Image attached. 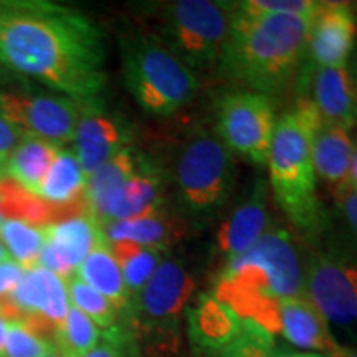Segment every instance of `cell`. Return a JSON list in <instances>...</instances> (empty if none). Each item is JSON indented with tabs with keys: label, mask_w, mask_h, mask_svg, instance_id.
Returning <instances> with one entry per match:
<instances>
[{
	"label": "cell",
	"mask_w": 357,
	"mask_h": 357,
	"mask_svg": "<svg viewBox=\"0 0 357 357\" xmlns=\"http://www.w3.org/2000/svg\"><path fill=\"white\" fill-rule=\"evenodd\" d=\"M0 56L15 75L77 102L101 98L108 82L100 26L48 0H0Z\"/></svg>",
	"instance_id": "obj_1"
},
{
	"label": "cell",
	"mask_w": 357,
	"mask_h": 357,
	"mask_svg": "<svg viewBox=\"0 0 357 357\" xmlns=\"http://www.w3.org/2000/svg\"><path fill=\"white\" fill-rule=\"evenodd\" d=\"M310 26L311 20L296 15H250L234 2L218 73L245 91L280 95L305 65Z\"/></svg>",
	"instance_id": "obj_2"
},
{
	"label": "cell",
	"mask_w": 357,
	"mask_h": 357,
	"mask_svg": "<svg viewBox=\"0 0 357 357\" xmlns=\"http://www.w3.org/2000/svg\"><path fill=\"white\" fill-rule=\"evenodd\" d=\"M321 123L324 121L311 100L298 96L293 108L275 124L268 158L270 187L276 204L310 238L318 236L326 225L311 158V137Z\"/></svg>",
	"instance_id": "obj_3"
},
{
	"label": "cell",
	"mask_w": 357,
	"mask_h": 357,
	"mask_svg": "<svg viewBox=\"0 0 357 357\" xmlns=\"http://www.w3.org/2000/svg\"><path fill=\"white\" fill-rule=\"evenodd\" d=\"M123 77L142 111L169 118L197 95L200 82L153 32H128L119 40Z\"/></svg>",
	"instance_id": "obj_4"
},
{
	"label": "cell",
	"mask_w": 357,
	"mask_h": 357,
	"mask_svg": "<svg viewBox=\"0 0 357 357\" xmlns=\"http://www.w3.org/2000/svg\"><path fill=\"white\" fill-rule=\"evenodd\" d=\"M234 2L176 0L158 7L153 32L190 70H207L220 60L229 40Z\"/></svg>",
	"instance_id": "obj_5"
},
{
	"label": "cell",
	"mask_w": 357,
	"mask_h": 357,
	"mask_svg": "<svg viewBox=\"0 0 357 357\" xmlns=\"http://www.w3.org/2000/svg\"><path fill=\"white\" fill-rule=\"evenodd\" d=\"M174 181L182 208L195 220H207L222 211L234 192V154L215 134H197L178 153Z\"/></svg>",
	"instance_id": "obj_6"
},
{
	"label": "cell",
	"mask_w": 357,
	"mask_h": 357,
	"mask_svg": "<svg viewBox=\"0 0 357 357\" xmlns=\"http://www.w3.org/2000/svg\"><path fill=\"white\" fill-rule=\"evenodd\" d=\"M197 283L181 260L164 257L149 281L131 298L126 314L134 331L172 337L194 300Z\"/></svg>",
	"instance_id": "obj_7"
},
{
	"label": "cell",
	"mask_w": 357,
	"mask_h": 357,
	"mask_svg": "<svg viewBox=\"0 0 357 357\" xmlns=\"http://www.w3.org/2000/svg\"><path fill=\"white\" fill-rule=\"evenodd\" d=\"M275 124L273 100L260 93L236 89L217 105V137L231 154L258 167L268 166Z\"/></svg>",
	"instance_id": "obj_8"
},
{
	"label": "cell",
	"mask_w": 357,
	"mask_h": 357,
	"mask_svg": "<svg viewBox=\"0 0 357 357\" xmlns=\"http://www.w3.org/2000/svg\"><path fill=\"white\" fill-rule=\"evenodd\" d=\"M305 294L329 326L357 328V263L336 253H312L305 266Z\"/></svg>",
	"instance_id": "obj_9"
},
{
	"label": "cell",
	"mask_w": 357,
	"mask_h": 357,
	"mask_svg": "<svg viewBox=\"0 0 357 357\" xmlns=\"http://www.w3.org/2000/svg\"><path fill=\"white\" fill-rule=\"evenodd\" d=\"M3 114L22 132L55 144L73 142L79 121V102L55 93L15 91L0 88Z\"/></svg>",
	"instance_id": "obj_10"
},
{
	"label": "cell",
	"mask_w": 357,
	"mask_h": 357,
	"mask_svg": "<svg viewBox=\"0 0 357 357\" xmlns=\"http://www.w3.org/2000/svg\"><path fill=\"white\" fill-rule=\"evenodd\" d=\"M357 43L356 7L346 2H319L311 19L303 66L344 68Z\"/></svg>",
	"instance_id": "obj_11"
},
{
	"label": "cell",
	"mask_w": 357,
	"mask_h": 357,
	"mask_svg": "<svg viewBox=\"0 0 357 357\" xmlns=\"http://www.w3.org/2000/svg\"><path fill=\"white\" fill-rule=\"evenodd\" d=\"M131 129L121 118L106 109L101 98L79 102V121L73 139V153L86 177L111 158L129 147Z\"/></svg>",
	"instance_id": "obj_12"
},
{
	"label": "cell",
	"mask_w": 357,
	"mask_h": 357,
	"mask_svg": "<svg viewBox=\"0 0 357 357\" xmlns=\"http://www.w3.org/2000/svg\"><path fill=\"white\" fill-rule=\"evenodd\" d=\"M242 258L261 271L270 293L276 300L306 298L305 266L288 230L281 227L268 229L255 247L248 250Z\"/></svg>",
	"instance_id": "obj_13"
},
{
	"label": "cell",
	"mask_w": 357,
	"mask_h": 357,
	"mask_svg": "<svg viewBox=\"0 0 357 357\" xmlns=\"http://www.w3.org/2000/svg\"><path fill=\"white\" fill-rule=\"evenodd\" d=\"M45 243L38 266L66 281L77 273L88 253L105 240L101 225L91 213L66 218L43 229Z\"/></svg>",
	"instance_id": "obj_14"
},
{
	"label": "cell",
	"mask_w": 357,
	"mask_h": 357,
	"mask_svg": "<svg viewBox=\"0 0 357 357\" xmlns=\"http://www.w3.org/2000/svg\"><path fill=\"white\" fill-rule=\"evenodd\" d=\"M294 84L300 96L311 100L324 123L346 131L357 124V101L346 66H303Z\"/></svg>",
	"instance_id": "obj_15"
},
{
	"label": "cell",
	"mask_w": 357,
	"mask_h": 357,
	"mask_svg": "<svg viewBox=\"0 0 357 357\" xmlns=\"http://www.w3.org/2000/svg\"><path fill=\"white\" fill-rule=\"evenodd\" d=\"M187 334L192 349L200 357H215L242 339L250 329L212 293L194 298L185 310Z\"/></svg>",
	"instance_id": "obj_16"
},
{
	"label": "cell",
	"mask_w": 357,
	"mask_h": 357,
	"mask_svg": "<svg viewBox=\"0 0 357 357\" xmlns=\"http://www.w3.org/2000/svg\"><path fill=\"white\" fill-rule=\"evenodd\" d=\"M164 182L162 171L146 158L139 171L116 189L91 215L102 227L162 211Z\"/></svg>",
	"instance_id": "obj_17"
},
{
	"label": "cell",
	"mask_w": 357,
	"mask_h": 357,
	"mask_svg": "<svg viewBox=\"0 0 357 357\" xmlns=\"http://www.w3.org/2000/svg\"><path fill=\"white\" fill-rule=\"evenodd\" d=\"M270 225L266 205V184L258 181L238 207L234 208L215 235L217 252L229 263L245 255L266 234Z\"/></svg>",
	"instance_id": "obj_18"
},
{
	"label": "cell",
	"mask_w": 357,
	"mask_h": 357,
	"mask_svg": "<svg viewBox=\"0 0 357 357\" xmlns=\"http://www.w3.org/2000/svg\"><path fill=\"white\" fill-rule=\"evenodd\" d=\"M280 334L301 352L329 356L341 346L326 319L306 298L280 301Z\"/></svg>",
	"instance_id": "obj_19"
},
{
	"label": "cell",
	"mask_w": 357,
	"mask_h": 357,
	"mask_svg": "<svg viewBox=\"0 0 357 357\" xmlns=\"http://www.w3.org/2000/svg\"><path fill=\"white\" fill-rule=\"evenodd\" d=\"M356 146L349 131L321 123L311 137V158L316 177L334 194L349 185V171Z\"/></svg>",
	"instance_id": "obj_20"
},
{
	"label": "cell",
	"mask_w": 357,
	"mask_h": 357,
	"mask_svg": "<svg viewBox=\"0 0 357 357\" xmlns=\"http://www.w3.org/2000/svg\"><path fill=\"white\" fill-rule=\"evenodd\" d=\"M106 242L129 240L146 248H154L167 253L182 236V229L177 222L164 211L147 213L129 220L113 222L101 227Z\"/></svg>",
	"instance_id": "obj_21"
},
{
	"label": "cell",
	"mask_w": 357,
	"mask_h": 357,
	"mask_svg": "<svg viewBox=\"0 0 357 357\" xmlns=\"http://www.w3.org/2000/svg\"><path fill=\"white\" fill-rule=\"evenodd\" d=\"M60 149L61 146L55 142L24 132L19 144L8 155L6 166H3L6 176L15 181L25 190L37 195L38 187L50 171Z\"/></svg>",
	"instance_id": "obj_22"
},
{
	"label": "cell",
	"mask_w": 357,
	"mask_h": 357,
	"mask_svg": "<svg viewBox=\"0 0 357 357\" xmlns=\"http://www.w3.org/2000/svg\"><path fill=\"white\" fill-rule=\"evenodd\" d=\"M75 275L88 287L102 294L119 312L128 311L131 294L128 291L121 270L111 253L106 238L88 253Z\"/></svg>",
	"instance_id": "obj_23"
},
{
	"label": "cell",
	"mask_w": 357,
	"mask_h": 357,
	"mask_svg": "<svg viewBox=\"0 0 357 357\" xmlns=\"http://www.w3.org/2000/svg\"><path fill=\"white\" fill-rule=\"evenodd\" d=\"M86 187L88 177L77 155L71 149L61 147L40 184L37 195L47 202L65 207L86 199Z\"/></svg>",
	"instance_id": "obj_24"
},
{
	"label": "cell",
	"mask_w": 357,
	"mask_h": 357,
	"mask_svg": "<svg viewBox=\"0 0 357 357\" xmlns=\"http://www.w3.org/2000/svg\"><path fill=\"white\" fill-rule=\"evenodd\" d=\"M146 158L132 147H126L121 153H118L114 158H111L108 162L98 167L91 176L88 177L86 187V200L89 213L96 207L105 202L116 189H119L128 178H131L134 174L139 171Z\"/></svg>",
	"instance_id": "obj_25"
},
{
	"label": "cell",
	"mask_w": 357,
	"mask_h": 357,
	"mask_svg": "<svg viewBox=\"0 0 357 357\" xmlns=\"http://www.w3.org/2000/svg\"><path fill=\"white\" fill-rule=\"evenodd\" d=\"M108 247L119 265L131 298L149 281L154 271L158 270L159 263L167 255L159 250L141 247L129 240H114V242H108Z\"/></svg>",
	"instance_id": "obj_26"
},
{
	"label": "cell",
	"mask_w": 357,
	"mask_h": 357,
	"mask_svg": "<svg viewBox=\"0 0 357 357\" xmlns=\"http://www.w3.org/2000/svg\"><path fill=\"white\" fill-rule=\"evenodd\" d=\"M0 242L12 260L24 268L38 266V258L45 243V231L24 220H6L0 227Z\"/></svg>",
	"instance_id": "obj_27"
},
{
	"label": "cell",
	"mask_w": 357,
	"mask_h": 357,
	"mask_svg": "<svg viewBox=\"0 0 357 357\" xmlns=\"http://www.w3.org/2000/svg\"><path fill=\"white\" fill-rule=\"evenodd\" d=\"M102 331L88 316L70 305L63 323L58 328L55 346L65 357H82L100 344Z\"/></svg>",
	"instance_id": "obj_28"
},
{
	"label": "cell",
	"mask_w": 357,
	"mask_h": 357,
	"mask_svg": "<svg viewBox=\"0 0 357 357\" xmlns=\"http://www.w3.org/2000/svg\"><path fill=\"white\" fill-rule=\"evenodd\" d=\"M70 305L82 311L101 331H113L119 328V311L96 289L88 287L77 275L65 281Z\"/></svg>",
	"instance_id": "obj_29"
},
{
	"label": "cell",
	"mask_w": 357,
	"mask_h": 357,
	"mask_svg": "<svg viewBox=\"0 0 357 357\" xmlns=\"http://www.w3.org/2000/svg\"><path fill=\"white\" fill-rule=\"evenodd\" d=\"M55 342L30 331L20 321H8L3 357H45L56 352Z\"/></svg>",
	"instance_id": "obj_30"
},
{
	"label": "cell",
	"mask_w": 357,
	"mask_h": 357,
	"mask_svg": "<svg viewBox=\"0 0 357 357\" xmlns=\"http://www.w3.org/2000/svg\"><path fill=\"white\" fill-rule=\"evenodd\" d=\"M238 10L250 15H296L311 20L318 10L314 0H247L236 2Z\"/></svg>",
	"instance_id": "obj_31"
},
{
	"label": "cell",
	"mask_w": 357,
	"mask_h": 357,
	"mask_svg": "<svg viewBox=\"0 0 357 357\" xmlns=\"http://www.w3.org/2000/svg\"><path fill=\"white\" fill-rule=\"evenodd\" d=\"M275 349V337L250 326L247 334L215 357H268Z\"/></svg>",
	"instance_id": "obj_32"
},
{
	"label": "cell",
	"mask_w": 357,
	"mask_h": 357,
	"mask_svg": "<svg viewBox=\"0 0 357 357\" xmlns=\"http://www.w3.org/2000/svg\"><path fill=\"white\" fill-rule=\"evenodd\" d=\"M132 342V334H128L119 326L113 331H102L100 344L82 357H134Z\"/></svg>",
	"instance_id": "obj_33"
},
{
	"label": "cell",
	"mask_w": 357,
	"mask_h": 357,
	"mask_svg": "<svg viewBox=\"0 0 357 357\" xmlns=\"http://www.w3.org/2000/svg\"><path fill=\"white\" fill-rule=\"evenodd\" d=\"M22 136H24V132L8 121L7 116L3 114L2 106H0V166H6L8 155L12 154V151L19 144Z\"/></svg>",
	"instance_id": "obj_34"
},
{
	"label": "cell",
	"mask_w": 357,
	"mask_h": 357,
	"mask_svg": "<svg viewBox=\"0 0 357 357\" xmlns=\"http://www.w3.org/2000/svg\"><path fill=\"white\" fill-rule=\"evenodd\" d=\"M24 273V268L13 260L7 263H0V300L8 296V294L17 288V284L20 283Z\"/></svg>",
	"instance_id": "obj_35"
},
{
	"label": "cell",
	"mask_w": 357,
	"mask_h": 357,
	"mask_svg": "<svg viewBox=\"0 0 357 357\" xmlns=\"http://www.w3.org/2000/svg\"><path fill=\"white\" fill-rule=\"evenodd\" d=\"M334 195H336L339 211L342 212V215H344L347 223L351 225V229L357 235V190L347 185Z\"/></svg>",
	"instance_id": "obj_36"
},
{
	"label": "cell",
	"mask_w": 357,
	"mask_h": 357,
	"mask_svg": "<svg viewBox=\"0 0 357 357\" xmlns=\"http://www.w3.org/2000/svg\"><path fill=\"white\" fill-rule=\"evenodd\" d=\"M22 77L15 75L13 71L6 65V61L0 56V86H12V84L22 82Z\"/></svg>",
	"instance_id": "obj_37"
},
{
	"label": "cell",
	"mask_w": 357,
	"mask_h": 357,
	"mask_svg": "<svg viewBox=\"0 0 357 357\" xmlns=\"http://www.w3.org/2000/svg\"><path fill=\"white\" fill-rule=\"evenodd\" d=\"M346 70H347V73H349L352 88H354L356 101H357V43H356V47H354V52H352V55L349 58V61H347Z\"/></svg>",
	"instance_id": "obj_38"
},
{
	"label": "cell",
	"mask_w": 357,
	"mask_h": 357,
	"mask_svg": "<svg viewBox=\"0 0 357 357\" xmlns=\"http://www.w3.org/2000/svg\"><path fill=\"white\" fill-rule=\"evenodd\" d=\"M268 357H326L323 354H314V352H301V351H280L275 349L270 352Z\"/></svg>",
	"instance_id": "obj_39"
},
{
	"label": "cell",
	"mask_w": 357,
	"mask_h": 357,
	"mask_svg": "<svg viewBox=\"0 0 357 357\" xmlns=\"http://www.w3.org/2000/svg\"><path fill=\"white\" fill-rule=\"evenodd\" d=\"M326 357H357V347L339 346L337 351H334L333 354H329Z\"/></svg>",
	"instance_id": "obj_40"
},
{
	"label": "cell",
	"mask_w": 357,
	"mask_h": 357,
	"mask_svg": "<svg viewBox=\"0 0 357 357\" xmlns=\"http://www.w3.org/2000/svg\"><path fill=\"white\" fill-rule=\"evenodd\" d=\"M349 187L357 190V151L354 153V158H352L351 171H349Z\"/></svg>",
	"instance_id": "obj_41"
},
{
	"label": "cell",
	"mask_w": 357,
	"mask_h": 357,
	"mask_svg": "<svg viewBox=\"0 0 357 357\" xmlns=\"http://www.w3.org/2000/svg\"><path fill=\"white\" fill-rule=\"evenodd\" d=\"M6 333H7V321L0 314V357H3V347H6Z\"/></svg>",
	"instance_id": "obj_42"
},
{
	"label": "cell",
	"mask_w": 357,
	"mask_h": 357,
	"mask_svg": "<svg viewBox=\"0 0 357 357\" xmlns=\"http://www.w3.org/2000/svg\"><path fill=\"white\" fill-rule=\"evenodd\" d=\"M7 261H12V257L8 255L7 248L3 247L2 242H0V263H7Z\"/></svg>",
	"instance_id": "obj_43"
},
{
	"label": "cell",
	"mask_w": 357,
	"mask_h": 357,
	"mask_svg": "<svg viewBox=\"0 0 357 357\" xmlns=\"http://www.w3.org/2000/svg\"><path fill=\"white\" fill-rule=\"evenodd\" d=\"M45 357H65V356L61 354L60 351H56V352H53V354H50V356H45Z\"/></svg>",
	"instance_id": "obj_44"
},
{
	"label": "cell",
	"mask_w": 357,
	"mask_h": 357,
	"mask_svg": "<svg viewBox=\"0 0 357 357\" xmlns=\"http://www.w3.org/2000/svg\"><path fill=\"white\" fill-rule=\"evenodd\" d=\"M3 176H6V169H3L2 166H0V178H2Z\"/></svg>",
	"instance_id": "obj_45"
},
{
	"label": "cell",
	"mask_w": 357,
	"mask_h": 357,
	"mask_svg": "<svg viewBox=\"0 0 357 357\" xmlns=\"http://www.w3.org/2000/svg\"><path fill=\"white\" fill-rule=\"evenodd\" d=\"M6 222V218H3V215H2V212H0V227H2V223Z\"/></svg>",
	"instance_id": "obj_46"
},
{
	"label": "cell",
	"mask_w": 357,
	"mask_h": 357,
	"mask_svg": "<svg viewBox=\"0 0 357 357\" xmlns=\"http://www.w3.org/2000/svg\"><path fill=\"white\" fill-rule=\"evenodd\" d=\"M356 10H357V8H356Z\"/></svg>",
	"instance_id": "obj_47"
}]
</instances>
